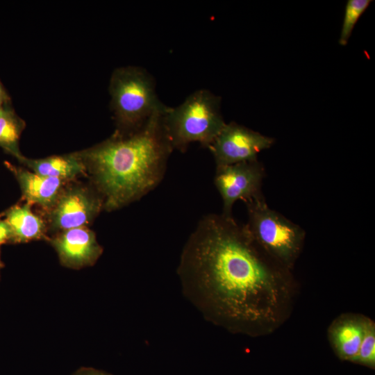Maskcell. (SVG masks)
I'll list each match as a JSON object with an SVG mask.
<instances>
[{
  "mask_svg": "<svg viewBox=\"0 0 375 375\" xmlns=\"http://www.w3.org/2000/svg\"><path fill=\"white\" fill-rule=\"evenodd\" d=\"M103 210V201L94 188L66 185L55 203L45 212L48 232L54 235L71 228L87 227Z\"/></svg>",
  "mask_w": 375,
  "mask_h": 375,
  "instance_id": "8992f818",
  "label": "cell"
},
{
  "mask_svg": "<svg viewBox=\"0 0 375 375\" xmlns=\"http://www.w3.org/2000/svg\"><path fill=\"white\" fill-rule=\"evenodd\" d=\"M17 160L35 173L68 183L87 175L85 167L76 152L42 158H30L22 155Z\"/></svg>",
  "mask_w": 375,
  "mask_h": 375,
  "instance_id": "4fadbf2b",
  "label": "cell"
},
{
  "mask_svg": "<svg viewBox=\"0 0 375 375\" xmlns=\"http://www.w3.org/2000/svg\"><path fill=\"white\" fill-rule=\"evenodd\" d=\"M354 362L374 368L375 322L369 317L367 322L364 335Z\"/></svg>",
  "mask_w": 375,
  "mask_h": 375,
  "instance_id": "2e32d148",
  "label": "cell"
},
{
  "mask_svg": "<svg viewBox=\"0 0 375 375\" xmlns=\"http://www.w3.org/2000/svg\"><path fill=\"white\" fill-rule=\"evenodd\" d=\"M3 216L11 228L13 243L49 240L47 223L32 210L31 205L25 202L15 204L6 210Z\"/></svg>",
  "mask_w": 375,
  "mask_h": 375,
  "instance_id": "7c38bea8",
  "label": "cell"
},
{
  "mask_svg": "<svg viewBox=\"0 0 375 375\" xmlns=\"http://www.w3.org/2000/svg\"><path fill=\"white\" fill-rule=\"evenodd\" d=\"M10 104V97L0 81V108Z\"/></svg>",
  "mask_w": 375,
  "mask_h": 375,
  "instance_id": "d6986e66",
  "label": "cell"
},
{
  "mask_svg": "<svg viewBox=\"0 0 375 375\" xmlns=\"http://www.w3.org/2000/svg\"><path fill=\"white\" fill-rule=\"evenodd\" d=\"M245 203V225L253 240L272 259L292 271L303 248L305 231L269 208L265 197Z\"/></svg>",
  "mask_w": 375,
  "mask_h": 375,
  "instance_id": "5b68a950",
  "label": "cell"
},
{
  "mask_svg": "<svg viewBox=\"0 0 375 375\" xmlns=\"http://www.w3.org/2000/svg\"><path fill=\"white\" fill-rule=\"evenodd\" d=\"M186 298L209 322L251 337L273 333L290 317L297 294L292 271L267 255L233 216L200 219L177 269Z\"/></svg>",
  "mask_w": 375,
  "mask_h": 375,
  "instance_id": "6da1fadb",
  "label": "cell"
},
{
  "mask_svg": "<svg viewBox=\"0 0 375 375\" xmlns=\"http://www.w3.org/2000/svg\"><path fill=\"white\" fill-rule=\"evenodd\" d=\"M265 169L258 160L216 167L214 183L223 201L222 215H232L235 203L264 197L262 192Z\"/></svg>",
  "mask_w": 375,
  "mask_h": 375,
  "instance_id": "52a82bcc",
  "label": "cell"
},
{
  "mask_svg": "<svg viewBox=\"0 0 375 375\" xmlns=\"http://www.w3.org/2000/svg\"><path fill=\"white\" fill-rule=\"evenodd\" d=\"M274 142L272 137L231 122L224 125L208 149L217 167L258 160V154Z\"/></svg>",
  "mask_w": 375,
  "mask_h": 375,
  "instance_id": "ba28073f",
  "label": "cell"
},
{
  "mask_svg": "<svg viewBox=\"0 0 375 375\" xmlns=\"http://www.w3.org/2000/svg\"><path fill=\"white\" fill-rule=\"evenodd\" d=\"M368 317L347 312L338 315L327 328V338L337 356L354 362L364 335Z\"/></svg>",
  "mask_w": 375,
  "mask_h": 375,
  "instance_id": "30bf717a",
  "label": "cell"
},
{
  "mask_svg": "<svg viewBox=\"0 0 375 375\" xmlns=\"http://www.w3.org/2000/svg\"><path fill=\"white\" fill-rule=\"evenodd\" d=\"M26 126L10 104L0 108V147L17 160L22 155L19 149V141Z\"/></svg>",
  "mask_w": 375,
  "mask_h": 375,
  "instance_id": "5bb4252c",
  "label": "cell"
},
{
  "mask_svg": "<svg viewBox=\"0 0 375 375\" xmlns=\"http://www.w3.org/2000/svg\"><path fill=\"white\" fill-rule=\"evenodd\" d=\"M109 92L117 129L128 135L140 129L155 114L166 112L156 92L155 81L144 69L136 66L117 68L112 74Z\"/></svg>",
  "mask_w": 375,
  "mask_h": 375,
  "instance_id": "3957f363",
  "label": "cell"
},
{
  "mask_svg": "<svg viewBox=\"0 0 375 375\" xmlns=\"http://www.w3.org/2000/svg\"><path fill=\"white\" fill-rule=\"evenodd\" d=\"M5 165L12 173L19 183L22 199L30 205H38L45 212L55 203L68 182L40 175L9 162Z\"/></svg>",
  "mask_w": 375,
  "mask_h": 375,
  "instance_id": "8fae6325",
  "label": "cell"
},
{
  "mask_svg": "<svg viewBox=\"0 0 375 375\" xmlns=\"http://www.w3.org/2000/svg\"><path fill=\"white\" fill-rule=\"evenodd\" d=\"M73 375H110L103 372L92 368L83 367L77 370Z\"/></svg>",
  "mask_w": 375,
  "mask_h": 375,
  "instance_id": "ac0fdd59",
  "label": "cell"
},
{
  "mask_svg": "<svg viewBox=\"0 0 375 375\" xmlns=\"http://www.w3.org/2000/svg\"><path fill=\"white\" fill-rule=\"evenodd\" d=\"M13 243V235L10 226L3 218H0V245Z\"/></svg>",
  "mask_w": 375,
  "mask_h": 375,
  "instance_id": "e0dca14e",
  "label": "cell"
},
{
  "mask_svg": "<svg viewBox=\"0 0 375 375\" xmlns=\"http://www.w3.org/2000/svg\"><path fill=\"white\" fill-rule=\"evenodd\" d=\"M220 108L221 98L204 89L192 93L179 106L169 107L163 122L173 150L183 152L192 142L209 148L226 124Z\"/></svg>",
  "mask_w": 375,
  "mask_h": 375,
  "instance_id": "277c9868",
  "label": "cell"
},
{
  "mask_svg": "<svg viewBox=\"0 0 375 375\" xmlns=\"http://www.w3.org/2000/svg\"><path fill=\"white\" fill-rule=\"evenodd\" d=\"M48 242L64 267L79 269L92 266L103 253L94 232L88 227L68 229L49 237Z\"/></svg>",
  "mask_w": 375,
  "mask_h": 375,
  "instance_id": "9c48e42d",
  "label": "cell"
},
{
  "mask_svg": "<svg viewBox=\"0 0 375 375\" xmlns=\"http://www.w3.org/2000/svg\"><path fill=\"white\" fill-rule=\"evenodd\" d=\"M165 112L153 115L133 133H115L76 152L103 201V210H115L136 201L161 182L173 151L164 126Z\"/></svg>",
  "mask_w": 375,
  "mask_h": 375,
  "instance_id": "7a4b0ae2",
  "label": "cell"
},
{
  "mask_svg": "<svg viewBox=\"0 0 375 375\" xmlns=\"http://www.w3.org/2000/svg\"><path fill=\"white\" fill-rule=\"evenodd\" d=\"M3 267V264L1 260V257H0V269Z\"/></svg>",
  "mask_w": 375,
  "mask_h": 375,
  "instance_id": "ffe728a7",
  "label": "cell"
},
{
  "mask_svg": "<svg viewBox=\"0 0 375 375\" xmlns=\"http://www.w3.org/2000/svg\"><path fill=\"white\" fill-rule=\"evenodd\" d=\"M371 3V0L347 1L339 38L340 45H347L355 25Z\"/></svg>",
  "mask_w": 375,
  "mask_h": 375,
  "instance_id": "9a60e30c",
  "label": "cell"
}]
</instances>
